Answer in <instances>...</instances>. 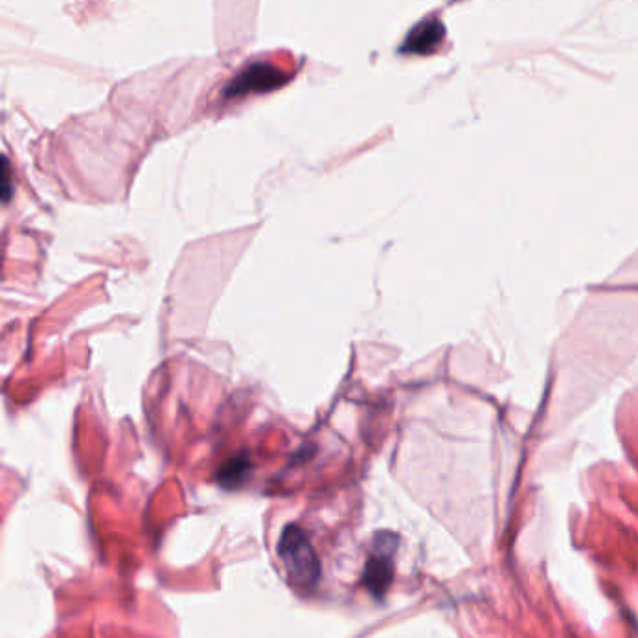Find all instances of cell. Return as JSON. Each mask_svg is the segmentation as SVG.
Returning <instances> with one entry per match:
<instances>
[{"label":"cell","instance_id":"4","mask_svg":"<svg viewBox=\"0 0 638 638\" xmlns=\"http://www.w3.org/2000/svg\"><path fill=\"white\" fill-rule=\"evenodd\" d=\"M444 38V29L442 25L435 21V19H429V21H423L416 29L412 30L406 38L405 44H403V53H416V55H425V53H431L435 51L436 45L440 44V40Z\"/></svg>","mask_w":638,"mask_h":638},{"label":"cell","instance_id":"6","mask_svg":"<svg viewBox=\"0 0 638 638\" xmlns=\"http://www.w3.org/2000/svg\"><path fill=\"white\" fill-rule=\"evenodd\" d=\"M10 169H8V161L4 160V201L10 199Z\"/></svg>","mask_w":638,"mask_h":638},{"label":"cell","instance_id":"3","mask_svg":"<svg viewBox=\"0 0 638 638\" xmlns=\"http://www.w3.org/2000/svg\"><path fill=\"white\" fill-rule=\"evenodd\" d=\"M395 549L397 536H393L392 532H380L375 537L373 552L363 569V584L377 599H382L392 584Z\"/></svg>","mask_w":638,"mask_h":638},{"label":"cell","instance_id":"5","mask_svg":"<svg viewBox=\"0 0 638 638\" xmlns=\"http://www.w3.org/2000/svg\"><path fill=\"white\" fill-rule=\"evenodd\" d=\"M253 464L249 461L246 453L244 455H234L227 463L219 468L218 481L225 489H236L238 485L244 483V479L249 476Z\"/></svg>","mask_w":638,"mask_h":638},{"label":"cell","instance_id":"1","mask_svg":"<svg viewBox=\"0 0 638 638\" xmlns=\"http://www.w3.org/2000/svg\"><path fill=\"white\" fill-rule=\"evenodd\" d=\"M277 554L287 569V575L298 586L313 588L319 582V556L300 526L296 524L285 526L277 543Z\"/></svg>","mask_w":638,"mask_h":638},{"label":"cell","instance_id":"2","mask_svg":"<svg viewBox=\"0 0 638 638\" xmlns=\"http://www.w3.org/2000/svg\"><path fill=\"white\" fill-rule=\"evenodd\" d=\"M289 79V73L272 62H253L223 88V98L234 100L249 94L272 92L276 88L283 87Z\"/></svg>","mask_w":638,"mask_h":638}]
</instances>
